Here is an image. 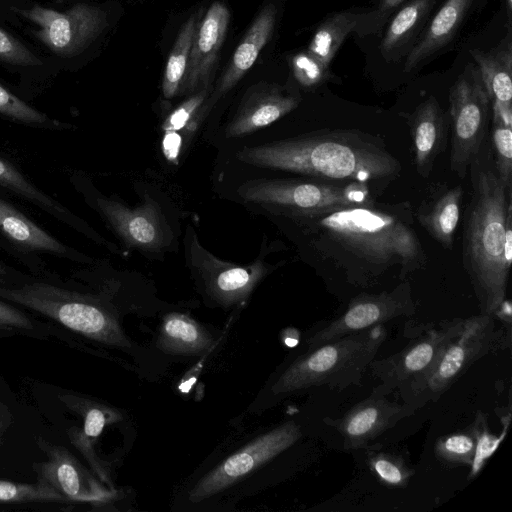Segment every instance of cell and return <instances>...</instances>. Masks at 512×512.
Masks as SVG:
<instances>
[{"instance_id":"cell-13","label":"cell","mask_w":512,"mask_h":512,"mask_svg":"<svg viewBox=\"0 0 512 512\" xmlns=\"http://www.w3.org/2000/svg\"><path fill=\"white\" fill-rule=\"evenodd\" d=\"M36 443L46 455L45 461L32 465L37 481L50 485L68 501L97 503L107 499L109 493L66 447L41 436L36 438Z\"/></svg>"},{"instance_id":"cell-45","label":"cell","mask_w":512,"mask_h":512,"mask_svg":"<svg viewBox=\"0 0 512 512\" xmlns=\"http://www.w3.org/2000/svg\"><path fill=\"white\" fill-rule=\"evenodd\" d=\"M6 274L7 271L5 267L2 264H0V280H2L6 276Z\"/></svg>"},{"instance_id":"cell-26","label":"cell","mask_w":512,"mask_h":512,"mask_svg":"<svg viewBox=\"0 0 512 512\" xmlns=\"http://www.w3.org/2000/svg\"><path fill=\"white\" fill-rule=\"evenodd\" d=\"M0 230L17 246L28 251L67 255L68 248L10 203L0 198Z\"/></svg>"},{"instance_id":"cell-44","label":"cell","mask_w":512,"mask_h":512,"mask_svg":"<svg viewBox=\"0 0 512 512\" xmlns=\"http://www.w3.org/2000/svg\"><path fill=\"white\" fill-rule=\"evenodd\" d=\"M511 304L506 298L499 304L493 312V316L503 323L511 324Z\"/></svg>"},{"instance_id":"cell-35","label":"cell","mask_w":512,"mask_h":512,"mask_svg":"<svg viewBox=\"0 0 512 512\" xmlns=\"http://www.w3.org/2000/svg\"><path fill=\"white\" fill-rule=\"evenodd\" d=\"M368 466L376 479L388 487H404L413 475L402 457L390 452H373Z\"/></svg>"},{"instance_id":"cell-40","label":"cell","mask_w":512,"mask_h":512,"mask_svg":"<svg viewBox=\"0 0 512 512\" xmlns=\"http://www.w3.org/2000/svg\"><path fill=\"white\" fill-rule=\"evenodd\" d=\"M0 60L22 66L42 65L39 58L3 29H0Z\"/></svg>"},{"instance_id":"cell-22","label":"cell","mask_w":512,"mask_h":512,"mask_svg":"<svg viewBox=\"0 0 512 512\" xmlns=\"http://www.w3.org/2000/svg\"><path fill=\"white\" fill-rule=\"evenodd\" d=\"M58 398L69 410L83 419L82 428L71 427L67 431L71 444L85 457L99 477L105 479V473L94 452V443L105 425L113 420L114 414L105 406L81 395L62 393Z\"/></svg>"},{"instance_id":"cell-29","label":"cell","mask_w":512,"mask_h":512,"mask_svg":"<svg viewBox=\"0 0 512 512\" xmlns=\"http://www.w3.org/2000/svg\"><path fill=\"white\" fill-rule=\"evenodd\" d=\"M197 25V15H192L180 29L169 54L162 79V93L167 99L174 97L183 85Z\"/></svg>"},{"instance_id":"cell-32","label":"cell","mask_w":512,"mask_h":512,"mask_svg":"<svg viewBox=\"0 0 512 512\" xmlns=\"http://www.w3.org/2000/svg\"><path fill=\"white\" fill-rule=\"evenodd\" d=\"M66 497L50 485L36 483H19L0 479V503H67Z\"/></svg>"},{"instance_id":"cell-18","label":"cell","mask_w":512,"mask_h":512,"mask_svg":"<svg viewBox=\"0 0 512 512\" xmlns=\"http://www.w3.org/2000/svg\"><path fill=\"white\" fill-rule=\"evenodd\" d=\"M299 103L298 96L285 93L281 87H254L243 98L225 129V135L233 138L253 133L290 113Z\"/></svg>"},{"instance_id":"cell-16","label":"cell","mask_w":512,"mask_h":512,"mask_svg":"<svg viewBox=\"0 0 512 512\" xmlns=\"http://www.w3.org/2000/svg\"><path fill=\"white\" fill-rule=\"evenodd\" d=\"M230 13L221 2H214L201 22H198L189 55L188 68L182 85L193 92L200 85L206 88L229 26Z\"/></svg>"},{"instance_id":"cell-23","label":"cell","mask_w":512,"mask_h":512,"mask_svg":"<svg viewBox=\"0 0 512 512\" xmlns=\"http://www.w3.org/2000/svg\"><path fill=\"white\" fill-rule=\"evenodd\" d=\"M436 0H409L392 18L380 44L387 61H398L411 51L424 27Z\"/></svg>"},{"instance_id":"cell-38","label":"cell","mask_w":512,"mask_h":512,"mask_svg":"<svg viewBox=\"0 0 512 512\" xmlns=\"http://www.w3.org/2000/svg\"><path fill=\"white\" fill-rule=\"evenodd\" d=\"M0 114L16 122L38 127H52L57 122L26 104L0 84Z\"/></svg>"},{"instance_id":"cell-42","label":"cell","mask_w":512,"mask_h":512,"mask_svg":"<svg viewBox=\"0 0 512 512\" xmlns=\"http://www.w3.org/2000/svg\"><path fill=\"white\" fill-rule=\"evenodd\" d=\"M163 153L167 159L170 161H174L179 154V150L181 147V137L176 131L166 132L163 142Z\"/></svg>"},{"instance_id":"cell-20","label":"cell","mask_w":512,"mask_h":512,"mask_svg":"<svg viewBox=\"0 0 512 512\" xmlns=\"http://www.w3.org/2000/svg\"><path fill=\"white\" fill-rule=\"evenodd\" d=\"M197 266L204 271L206 283L212 296L223 304H232L244 299L266 273L261 263L238 266L218 260L201 248Z\"/></svg>"},{"instance_id":"cell-5","label":"cell","mask_w":512,"mask_h":512,"mask_svg":"<svg viewBox=\"0 0 512 512\" xmlns=\"http://www.w3.org/2000/svg\"><path fill=\"white\" fill-rule=\"evenodd\" d=\"M510 344V331L497 328L493 315L480 313L465 318L432 367L396 391L402 402L416 411L437 401L477 360Z\"/></svg>"},{"instance_id":"cell-15","label":"cell","mask_w":512,"mask_h":512,"mask_svg":"<svg viewBox=\"0 0 512 512\" xmlns=\"http://www.w3.org/2000/svg\"><path fill=\"white\" fill-rule=\"evenodd\" d=\"M97 206L116 233L130 246L158 250L169 239V228L160 208L150 198L132 209L105 198H98Z\"/></svg>"},{"instance_id":"cell-30","label":"cell","mask_w":512,"mask_h":512,"mask_svg":"<svg viewBox=\"0 0 512 512\" xmlns=\"http://www.w3.org/2000/svg\"><path fill=\"white\" fill-rule=\"evenodd\" d=\"M0 186L11 190L23 198L40 206L55 216L64 218L68 211L58 202L54 201L47 194L43 193L24 175H22L12 164L0 158Z\"/></svg>"},{"instance_id":"cell-19","label":"cell","mask_w":512,"mask_h":512,"mask_svg":"<svg viewBox=\"0 0 512 512\" xmlns=\"http://www.w3.org/2000/svg\"><path fill=\"white\" fill-rule=\"evenodd\" d=\"M463 188L437 184L423 198L415 213L420 226L444 249L452 250L460 220Z\"/></svg>"},{"instance_id":"cell-28","label":"cell","mask_w":512,"mask_h":512,"mask_svg":"<svg viewBox=\"0 0 512 512\" xmlns=\"http://www.w3.org/2000/svg\"><path fill=\"white\" fill-rule=\"evenodd\" d=\"M360 16L361 13L352 11L337 12L328 16L317 27L307 51L329 66L346 37L354 32Z\"/></svg>"},{"instance_id":"cell-34","label":"cell","mask_w":512,"mask_h":512,"mask_svg":"<svg viewBox=\"0 0 512 512\" xmlns=\"http://www.w3.org/2000/svg\"><path fill=\"white\" fill-rule=\"evenodd\" d=\"M490 147L500 180L512 188V126L491 117Z\"/></svg>"},{"instance_id":"cell-33","label":"cell","mask_w":512,"mask_h":512,"mask_svg":"<svg viewBox=\"0 0 512 512\" xmlns=\"http://www.w3.org/2000/svg\"><path fill=\"white\" fill-rule=\"evenodd\" d=\"M48 328L47 324L0 298V339L16 335L44 339L49 335Z\"/></svg>"},{"instance_id":"cell-12","label":"cell","mask_w":512,"mask_h":512,"mask_svg":"<svg viewBox=\"0 0 512 512\" xmlns=\"http://www.w3.org/2000/svg\"><path fill=\"white\" fill-rule=\"evenodd\" d=\"M300 437V427L293 421L259 435L202 477L190 491L189 499L200 502L225 490L286 450Z\"/></svg>"},{"instance_id":"cell-2","label":"cell","mask_w":512,"mask_h":512,"mask_svg":"<svg viewBox=\"0 0 512 512\" xmlns=\"http://www.w3.org/2000/svg\"><path fill=\"white\" fill-rule=\"evenodd\" d=\"M237 158L247 164L331 182H360L379 197L401 174V163L384 141L359 130H325L246 147Z\"/></svg>"},{"instance_id":"cell-10","label":"cell","mask_w":512,"mask_h":512,"mask_svg":"<svg viewBox=\"0 0 512 512\" xmlns=\"http://www.w3.org/2000/svg\"><path fill=\"white\" fill-rule=\"evenodd\" d=\"M12 10L35 23L40 41L61 57L82 52L107 26L106 13L88 4L74 5L64 12L40 5Z\"/></svg>"},{"instance_id":"cell-25","label":"cell","mask_w":512,"mask_h":512,"mask_svg":"<svg viewBox=\"0 0 512 512\" xmlns=\"http://www.w3.org/2000/svg\"><path fill=\"white\" fill-rule=\"evenodd\" d=\"M491 102L512 104V44L510 34L488 52L470 51Z\"/></svg>"},{"instance_id":"cell-14","label":"cell","mask_w":512,"mask_h":512,"mask_svg":"<svg viewBox=\"0 0 512 512\" xmlns=\"http://www.w3.org/2000/svg\"><path fill=\"white\" fill-rule=\"evenodd\" d=\"M414 412L403 402L391 401L386 395L372 392L342 417L326 418L324 422L340 436L345 449L356 450L366 447L384 431Z\"/></svg>"},{"instance_id":"cell-1","label":"cell","mask_w":512,"mask_h":512,"mask_svg":"<svg viewBox=\"0 0 512 512\" xmlns=\"http://www.w3.org/2000/svg\"><path fill=\"white\" fill-rule=\"evenodd\" d=\"M284 216L305 259L338 295L401 282L427 266L409 201Z\"/></svg>"},{"instance_id":"cell-43","label":"cell","mask_w":512,"mask_h":512,"mask_svg":"<svg viewBox=\"0 0 512 512\" xmlns=\"http://www.w3.org/2000/svg\"><path fill=\"white\" fill-rule=\"evenodd\" d=\"M12 414L7 405L0 401V447L3 445V438L12 424Z\"/></svg>"},{"instance_id":"cell-7","label":"cell","mask_w":512,"mask_h":512,"mask_svg":"<svg viewBox=\"0 0 512 512\" xmlns=\"http://www.w3.org/2000/svg\"><path fill=\"white\" fill-rule=\"evenodd\" d=\"M238 193L246 201L277 208L282 215L366 205L378 198L364 183L315 178L253 180L243 184Z\"/></svg>"},{"instance_id":"cell-46","label":"cell","mask_w":512,"mask_h":512,"mask_svg":"<svg viewBox=\"0 0 512 512\" xmlns=\"http://www.w3.org/2000/svg\"><path fill=\"white\" fill-rule=\"evenodd\" d=\"M508 12L511 11L512 0H506Z\"/></svg>"},{"instance_id":"cell-11","label":"cell","mask_w":512,"mask_h":512,"mask_svg":"<svg viewBox=\"0 0 512 512\" xmlns=\"http://www.w3.org/2000/svg\"><path fill=\"white\" fill-rule=\"evenodd\" d=\"M462 323L461 318L443 321L428 328L401 351L384 359H373L368 368L379 385L372 392L388 396L428 371Z\"/></svg>"},{"instance_id":"cell-24","label":"cell","mask_w":512,"mask_h":512,"mask_svg":"<svg viewBox=\"0 0 512 512\" xmlns=\"http://www.w3.org/2000/svg\"><path fill=\"white\" fill-rule=\"evenodd\" d=\"M276 13V7L273 4H268L254 19L219 82L216 97L231 90L254 65L261 50L271 38Z\"/></svg>"},{"instance_id":"cell-37","label":"cell","mask_w":512,"mask_h":512,"mask_svg":"<svg viewBox=\"0 0 512 512\" xmlns=\"http://www.w3.org/2000/svg\"><path fill=\"white\" fill-rule=\"evenodd\" d=\"M290 65L296 81L306 89L316 88L332 77L329 66L307 50L293 55Z\"/></svg>"},{"instance_id":"cell-39","label":"cell","mask_w":512,"mask_h":512,"mask_svg":"<svg viewBox=\"0 0 512 512\" xmlns=\"http://www.w3.org/2000/svg\"><path fill=\"white\" fill-rule=\"evenodd\" d=\"M406 0H380L376 9L361 13L354 32L361 37L379 34L392 13Z\"/></svg>"},{"instance_id":"cell-3","label":"cell","mask_w":512,"mask_h":512,"mask_svg":"<svg viewBox=\"0 0 512 512\" xmlns=\"http://www.w3.org/2000/svg\"><path fill=\"white\" fill-rule=\"evenodd\" d=\"M468 172L471 197L465 210L462 263L482 314H493L506 298L511 265L505 260V220L512 188L499 178L488 136L472 158Z\"/></svg>"},{"instance_id":"cell-27","label":"cell","mask_w":512,"mask_h":512,"mask_svg":"<svg viewBox=\"0 0 512 512\" xmlns=\"http://www.w3.org/2000/svg\"><path fill=\"white\" fill-rule=\"evenodd\" d=\"M212 343L211 335L203 327L182 314H170L164 319L157 341L165 352L183 355H201Z\"/></svg>"},{"instance_id":"cell-41","label":"cell","mask_w":512,"mask_h":512,"mask_svg":"<svg viewBox=\"0 0 512 512\" xmlns=\"http://www.w3.org/2000/svg\"><path fill=\"white\" fill-rule=\"evenodd\" d=\"M207 96V89L204 88L198 93L184 101L177 107L164 121L163 129L166 132L178 131L184 128L190 119L196 115V112L203 104Z\"/></svg>"},{"instance_id":"cell-17","label":"cell","mask_w":512,"mask_h":512,"mask_svg":"<svg viewBox=\"0 0 512 512\" xmlns=\"http://www.w3.org/2000/svg\"><path fill=\"white\" fill-rule=\"evenodd\" d=\"M416 172L428 178L436 158L446 149L449 119L437 99L430 96L409 115Z\"/></svg>"},{"instance_id":"cell-8","label":"cell","mask_w":512,"mask_h":512,"mask_svg":"<svg viewBox=\"0 0 512 512\" xmlns=\"http://www.w3.org/2000/svg\"><path fill=\"white\" fill-rule=\"evenodd\" d=\"M450 168L460 179L488 136L491 103L476 64L469 63L449 92Z\"/></svg>"},{"instance_id":"cell-21","label":"cell","mask_w":512,"mask_h":512,"mask_svg":"<svg viewBox=\"0 0 512 512\" xmlns=\"http://www.w3.org/2000/svg\"><path fill=\"white\" fill-rule=\"evenodd\" d=\"M473 0H446L429 26L406 56L405 72H410L452 41Z\"/></svg>"},{"instance_id":"cell-4","label":"cell","mask_w":512,"mask_h":512,"mask_svg":"<svg viewBox=\"0 0 512 512\" xmlns=\"http://www.w3.org/2000/svg\"><path fill=\"white\" fill-rule=\"evenodd\" d=\"M386 335L384 324H378L308 350L279 374L271 394L282 398L315 386L341 391L360 385Z\"/></svg>"},{"instance_id":"cell-6","label":"cell","mask_w":512,"mask_h":512,"mask_svg":"<svg viewBox=\"0 0 512 512\" xmlns=\"http://www.w3.org/2000/svg\"><path fill=\"white\" fill-rule=\"evenodd\" d=\"M0 298L36 312L74 333L113 346L126 344L115 318L87 295L43 282L0 284Z\"/></svg>"},{"instance_id":"cell-31","label":"cell","mask_w":512,"mask_h":512,"mask_svg":"<svg viewBox=\"0 0 512 512\" xmlns=\"http://www.w3.org/2000/svg\"><path fill=\"white\" fill-rule=\"evenodd\" d=\"M510 411L504 416L501 415L503 429L500 435H495L489 430L486 416L478 412L471 429L475 438V447L470 463L468 479H473L483 469L487 460L494 454L500 443L505 438L510 424Z\"/></svg>"},{"instance_id":"cell-36","label":"cell","mask_w":512,"mask_h":512,"mask_svg":"<svg viewBox=\"0 0 512 512\" xmlns=\"http://www.w3.org/2000/svg\"><path fill=\"white\" fill-rule=\"evenodd\" d=\"M475 447L471 427L439 438L435 444L436 456L448 464L469 466Z\"/></svg>"},{"instance_id":"cell-9","label":"cell","mask_w":512,"mask_h":512,"mask_svg":"<svg viewBox=\"0 0 512 512\" xmlns=\"http://www.w3.org/2000/svg\"><path fill=\"white\" fill-rule=\"evenodd\" d=\"M415 312L416 305L408 279L379 293L359 292L351 297L342 315L308 338V350L398 317L411 316Z\"/></svg>"}]
</instances>
